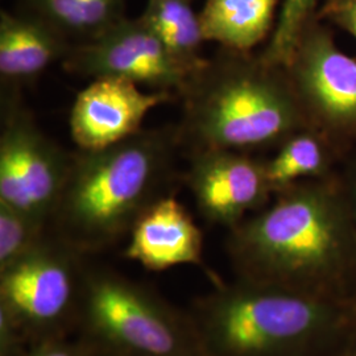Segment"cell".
I'll return each instance as SVG.
<instances>
[{
  "instance_id": "6da1fadb",
  "label": "cell",
  "mask_w": 356,
  "mask_h": 356,
  "mask_svg": "<svg viewBox=\"0 0 356 356\" xmlns=\"http://www.w3.org/2000/svg\"><path fill=\"white\" fill-rule=\"evenodd\" d=\"M238 280L344 298L356 275V231L337 172L273 194L227 238Z\"/></svg>"
},
{
  "instance_id": "7a4b0ae2",
  "label": "cell",
  "mask_w": 356,
  "mask_h": 356,
  "mask_svg": "<svg viewBox=\"0 0 356 356\" xmlns=\"http://www.w3.org/2000/svg\"><path fill=\"white\" fill-rule=\"evenodd\" d=\"M179 144L177 128L141 129L114 145L72 154L49 223L53 235L82 256L114 247L165 195Z\"/></svg>"
},
{
  "instance_id": "3957f363",
  "label": "cell",
  "mask_w": 356,
  "mask_h": 356,
  "mask_svg": "<svg viewBox=\"0 0 356 356\" xmlns=\"http://www.w3.org/2000/svg\"><path fill=\"white\" fill-rule=\"evenodd\" d=\"M181 97L178 136L191 151L279 148L309 128L286 69L252 51L220 48L193 74Z\"/></svg>"
},
{
  "instance_id": "277c9868",
  "label": "cell",
  "mask_w": 356,
  "mask_h": 356,
  "mask_svg": "<svg viewBox=\"0 0 356 356\" xmlns=\"http://www.w3.org/2000/svg\"><path fill=\"white\" fill-rule=\"evenodd\" d=\"M204 356H322L353 329L347 300L238 280L193 304Z\"/></svg>"
},
{
  "instance_id": "5b68a950",
  "label": "cell",
  "mask_w": 356,
  "mask_h": 356,
  "mask_svg": "<svg viewBox=\"0 0 356 356\" xmlns=\"http://www.w3.org/2000/svg\"><path fill=\"white\" fill-rule=\"evenodd\" d=\"M76 326L103 355L204 356L191 314L110 269L85 268Z\"/></svg>"
},
{
  "instance_id": "8992f818",
  "label": "cell",
  "mask_w": 356,
  "mask_h": 356,
  "mask_svg": "<svg viewBox=\"0 0 356 356\" xmlns=\"http://www.w3.org/2000/svg\"><path fill=\"white\" fill-rule=\"evenodd\" d=\"M81 256L48 235L0 269V312L13 319L29 347L65 337L76 325L85 272Z\"/></svg>"
},
{
  "instance_id": "52a82bcc",
  "label": "cell",
  "mask_w": 356,
  "mask_h": 356,
  "mask_svg": "<svg viewBox=\"0 0 356 356\" xmlns=\"http://www.w3.org/2000/svg\"><path fill=\"white\" fill-rule=\"evenodd\" d=\"M285 69L309 128L342 159L356 149V58L339 49L322 19L306 26Z\"/></svg>"
},
{
  "instance_id": "ba28073f",
  "label": "cell",
  "mask_w": 356,
  "mask_h": 356,
  "mask_svg": "<svg viewBox=\"0 0 356 356\" xmlns=\"http://www.w3.org/2000/svg\"><path fill=\"white\" fill-rule=\"evenodd\" d=\"M8 101L0 135V202L49 225L72 154L38 128L15 97Z\"/></svg>"
},
{
  "instance_id": "9c48e42d",
  "label": "cell",
  "mask_w": 356,
  "mask_h": 356,
  "mask_svg": "<svg viewBox=\"0 0 356 356\" xmlns=\"http://www.w3.org/2000/svg\"><path fill=\"white\" fill-rule=\"evenodd\" d=\"M64 65L69 72L92 79L120 78L179 95L201 67L176 56L141 16L124 17L99 38L72 47Z\"/></svg>"
},
{
  "instance_id": "30bf717a",
  "label": "cell",
  "mask_w": 356,
  "mask_h": 356,
  "mask_svg": "<svg viewBox=\"0 0 356 356\" xmlns=\"http://www.w3.org/2000/svg\"><path fill=\"white\" fill-rule=\"evenodd\" d=\"M186 184L204 219L234 229L273 197L266 160L229 149L191 151Z\"/></svg>"
},
{
  "instance_id": "8fae6325",
  "label": "cell",
  "mask_w": 356,
  "mask_h": 356,
  "mask_svg": "<svg viewBox=\"0 0 356 356\" xmlns=\"http://www.w3.org/2000/svg\"><path fill=\"white\" fill-rule=\"evenodd\" d=\"M166 91H143L139 85L120 78H94L73 103L69 127L82 151L102 149L140 132L148 113L172 101Z\"/></svg>"
},
{
  "instance_id": "7c38bea8",
  "label": "cell",
  "mask_w": 356,
  "mask_h": 356,
  "mask_svg": "<svg viewBox=\"0 0 356 356\" xmlns=\"http://www.w3.org/2000/svg\"><path fill=\"white\" fill-rule=\"evenodd\" d=\"M204 236L188 210L173 195L154 201L129 232L124 256L161 272L177 266L204 267Z\"/></svg>"
},
{
  "instance_id": "4fadbf2b",
  "label": "cell",
  "mask_w": 356,
  "mask_h": 356,
  "mask_svg": "<svg viewBox=\"0 0 356 356\" xmlns=\"http://www.w3.org/2000/svg\"><path fill=\"white\" fill-rule=\"evenodd\" d=\"M72 45L61 33L38 16H0V74L6 83L31 81L58 60H65Z\"/></svg>"
},
{
  "instance_id": "5bb4252c",
  "label": "cell",
  "mask_w": 356,
  "mask_h": 356,
  "mask_svg": "<svg viewBox=\"0 0 356 356\" xmlns=\"http://www.w3.org/2000/svg\"><path fill=\"white\" fill-rule=\"evenodd\" d=\"M281 0H206L200 13L206 41L231 51H252L275 29Z\"/></svg>"
},
{
  "instance_id": "9a60e30c",
  "label": "cell",
  "mask_w": 356,
  "mask_h": 356,
  "mask_svg": "<svg viewBox=\"0 0 356 356\" xmlns=\"http://www.w3.org/2000/svg\"><path fill=\"white\" fill-rule=\"evenodd\" d=\"M342 157L318 132L306 128L296 132L266 160L267 177L273 193L305 179L332 176Z\"/></svg>"
},
{
  "instance_id": "2e32d148",
  "label": "cell",
  "mask_w": 356,
  "mask_h": 356,
  "mask_svg": "<svg viewBox=\"0 0 356 356\" xmlns=\"http://www.w3.org/2000/svg\"><path fill=\"white\" fill-rule=\"evenodd\" d=\"M31 13L65 38L88 42L120 23L124 0H28Z\"/></svg>"
},
{
  "instance_id": "e0dca14e",
  "label": "cell",
  "mask_w": 356,
  "mask_h": 356,
  "mask_svg": "<svg viewBox=\"0 0 356 356\" xmlns=\"http://www.w3.org/2000/svg\"><path fill=\"white\" fill-rule=\"evenodd\" d=\"M141 19L179 58L194 66L206 63L201 57L206 40L191 0H148Z\"/></svg>"
},
{
  "instance_id": "ac0fdd59",
  "label": "cell",
  "mask_w": 356,
  "mask_h": 356,
  "mask_svg": "<svg viewBox=\"0 0 356 356\" xmlns=\"http://www.w3.org/2000/svg\"><path fill=\"white\" fill-rule=\"evenodd\" d=\"M321 1L323 0H282L279 22L266 49L259 53L264 63L282 67L289 64L306 26L318 17Z\"/></svg>"
},
{
  "instance_id": "d6986e66",
  "label": "cell",
  "mask_w": 356,
  "mask_h": 356,
  "mask_svg": "<svg viewBox=\"0 0 356 356\" xmlns=\"http://www.w3.org/2000/svg\"><path fill=\"white\" fill-rule=\"evenodd\" d=\"M48 223L0 202V269L23 257L48 236Z\"/></svg>"
},
{
  "instance_id": "ffe728a7",
  "label": "cell",
  "mask_w": 356,
  "mask_h": 356,
  "mask_svg": "<svg viewBox=\"0 0 356 356\" xmlns=\"http://www.w3.org/2000/svg\"><path fill=\"white\" fill-rule=\"evenodd\" d=\"M97 353L83 339L72 342L67 337H57L32 344L23 356H95Z\"/></svg>"
},
{
  "instance_id": "44dd1931",
  "label": "cell",
  "mask_w": 356,
  "mask_h": 356,
  "mask_svg": "<svg viewBox=\"0 0 356 356\" xmlns=\"http://www.w3.org/2000/svg\"><path fill=\"white\" fill-rule=\"evenodd\" d=\"M318 17L339 26L356 41V0H323Z\"/></svg>"
},
{
  "instance_id": "7402d4cb",
  "label": "cell",
  "mask_w": 356,
  "mask_h": 356,
  "mask_svg": "<svg viewBox=\"0 0 356 356\" xmlns=\"http://www.w3.org/2000/svg\"><path fill=\"white\" fill-rule=\"evenodd\" d=\"M337 176L348 204V210L356 231V149L347 153L341 160Z\"/></svg>"
},
{
  "instance_id": "603a6c76",
  "label": "cell",
  "mask_w": 356,
  "mask_h": 356,
  "mask_svg": "<svg viewBox=\"0 0 356 356\" xmlns=\"http://www.w3.org/2000/svg\"><path fill=\"white\" fill-rule=\"evenodd\" d=\"M95 353H97V351H95ZM95 356H107V355H103V354H98V353H97V355Z\"/></svg>"
},
{
  "instance_id": "cb8c5ba5",
  "label": "cell",
  "mask_w": 356,
  "mask_h": 356,
  "mask_svg": "<svg viewBox=\"0 0 356 356\" xmlns=\"http://www.w3.org/2000/svg\"><path fill=\"white\" fill-rule=\"evenodd\" d=\"M351 356H356V353H355V354H353V355H351Z\"/></svg>"
}]
</instances>
